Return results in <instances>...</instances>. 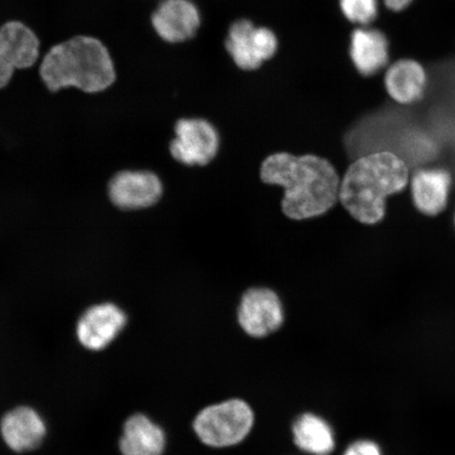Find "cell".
Here are the masks:
<instances>
[{"label":"cell","mask_w":455,"mask_h":455,"mask_svg":"<svg viewBox=\"0 0 455 455\" xmlns=\"http://www.w3.org/2000/svg\"><path fill=\"white\" fill-rule=\"evenodd\" d=\"M260 180L283 188L282 210L290 220L317 218L339 201V176L333 164L321 156L275 153L261 164Z\"/></svg>","instance_id":"obj_1"},{"label":"cell","mask_w":455,"mask_h":455,"mask_svg":"<svg viewBox=\"0 0 455 455\" xmlns=\"http://www.w3.org/2000/svg\"><path fill=\"white\" fill-rule=\"evenodd\" d=\"M409 184V169L391 152L370 153L357 158L340 180L339 201L352 218L363 225L385 219L386 202Z\"/></svg>","instance_id":"obj_2"},{"label":"cell","mask_w":455,"mask_h":455,"mask_svg":"<svg viewBox=\"0 0 455 455\" xmlns=\"http://www.w3.org/2000/svg\"><path fill=\"white\" fill-rule=\"evenodd\" d=\"M38 72L51 93L76 88L98 94L111 88L117 79L109 49L90 36H76L54 44L43 57Z\"/></svg>","instance_id":"obj_3"},{"label":"cell","mask_w":455,"mask_h":455,"mask_svg":"<svg viewBox=\"0 0 455 455\" xmlns=\"http://www.w3.org/2000/svg\"><path fill=\"white\" fill-rule=\"evenodd\" d=\"M253 424L251 407L243 400L232 398L203 409L196 415L193 428L204 445L225 448L246 439Z\"/></svg>","instance_id":"obj_4"},{"label":"cell","mask_w":455,"mask_h":455,"mask_svg":"<svg viewBox=\"0 0 455 455\" xmlns=\"http://www.w3.org/2000/svg\"><path fill=\"white\" fill-rule=\"evenodd\" d=\"M175 139L170 142L171 156L186 166H207L218 156L219 131L203 118H181L175 124Z\"/></svg>","instance_id":"obj_5"},{"label":"cell","mask_w":455,"mask_h":455,"mask_svg":"<svg viewBox=\"0 0 455 455\" xmlns=\"http://www.w3.org/2000/svg\"><path fill=\"white\" fill-rule=\"evenodd\" d=\"M41 57V39L20 20L0 26V90L7 88L16 70L36 65Z\"/></svg>","instance_id":"obj_6"},{"label":"cell","mask_w":455,"mask_h":455,"mask_svg":"<svg viewBox=\"0 0 455 455\" xmlns=\"http://www.w3.org/2000/svg\"><path fill=\"white\" fill-rule=\"evenodd\" d=\"M277 37L270 28L255 27L252 21L233 22L228 33L226 48L235 64L244 71L259 69L276 53Z\"/></svg>","instance_id":"obj_7"},{"label":"cell","mask_w":455,"mask_h":455,"mask_svg":"<svg viewBox=\"0 0 455 455\" xmlns=\"http://www.w3.org/2000/svg\"><path fill=\"white\" fill-rule=\"evenodd\" d=\"M238 323L250 337H268L280 329L284 321L282 300L269 288H250L243 294L237 310Z\"/></svg>","instance_id":"obj_8"},{"label":"cell","mask_w":455,"mask_h":455,"mask_svg":"<svg viewBox=\"0 0 455 455\" xmlns=\"http://www.w3.org/2000/svg\"><path fill=\"white\" fill-rule=\"evenodd\" d=\"M126 323L127 316L117 306H94L85 311L77 323L76 335L79 344L90 351L104 350L116 339Z\"/></svg>","instance_id":"obj_9"},{"label":"cell","mask_w":455,"mask_h":455,"mask_svg":"<svg viewBox=\"0 0 455 455\" xmlns=\"http://www.w3.org/2000/svg\"><path fill=\"white\" fill-rule=\"evenodd\" d=\"M158 37L169 44L190 41L201 27V13L191 0H163L152 13Z\"/></svg>","instance_id":"obj_10"},{"label":"cell","mask_w":455,"mask_h":455,"mask_svg":"<svg viewBox=\"0 0 455 455\" xmlns=\"http://www.w3.org/2000/svg\"><path fill=\"white\" fill-rule=\"evenodd\" d=\"M109 196L124 210L149 208L161 199L163 185L157 175L148 171H124L111 180Z\"/></svg>","instance_id":"obj_11"},{"label":"cell","mask_w":455,"mask_h":455,"mask_svg":"<svg viewBox=\"0 0 455 455\" xmlns=\"http://www.w3.org/2000/svg\"><path fill=\"white\" fill-rule=\"evenodd\" d=\"M48 428L41 413L28 406L11 409L0 419V436L10 451H33L42 445Z\"/></svg>","instance_id":"obj_12"},{"label":"cell","mask_w":455,"mask_h":455,"mask_svg":"<svg viewBox=\"0 0 455 455\" xmlns=\"http://www.w3.org/2000/svg\"><path fill=\"white\" fill-rule=\"evenodd\" d=\"M118 446L122 455H163L167 436L155 420L136 413L124 422Z\"/></svg>","instance_id":"obj_13"},{"label":"cell","mask_w":455,"mask_h":455,"mask_svg":"<svg viewBox=\"0 0 455 455\" xmlns=\"http://www.w3.org/2000/svg\"><path fill=\"white\" fill-rule=\"evenodd\" d=\"M451 173L443 169L420 170L411 180L414 207L426 216H436L446 209L451 189Z\"/></svg>","instance_id":"obj_14"},{"label":"cell","mask_w":455,"mask_h":455,"mask_svg":"<svg viewBox=\"0 0 455 455\" xmlns=\"http://www.w3.org/2000/svg\"><path fill=\"white\" fill-rule=\"evenodd\" d=\"M350 57L358 73L372 76L388 64V39L377 28H357L351 34Z\"/></svg>","instance_id":"obj_15"},{"label":"cell","mask_w":455,"mask_h":455,"mask_svg":"<svg viewBox=\"0 0 455 455\" xmlns=\"http://www.w3.org/2000/svg\"><path fill=\"white\" fill-rule=\"evenodd\" d=\"M384 84L387 93L397 104L413 105L422 100L425 93V68L414 60H397L387 70Z\"/></svg>","instance_id":"obj_16"},{"label":"cell","mask_w":455,"mask_h":455,"mask_svg":"<svg viewBox=\"0 0 455 455\" xmlns=\"http://www.w3.org/2000/svg\"><path fill=\"white\" fill-rule=\"evenodd\" d=\"M295 445L312 455H330L335 448L334 432L325 419L305 413L293 424Z\"/></svg>","instance_id":"obj_17"},{"label":"cell","mask_w":455,"mask_h":455,"mask_svg":"<svg viewBox=\"0 0 455 455\" xmlns=\"http://www.w3.org/2000/svg\"><path fill=\"white\" fill-rule=\"evenodd\" d=\"M341 12L352 24L368 26L379 15V0H339Z\"/></svg>","instance_id":"obj_18"},{"label":"cell","mask_w":455,"mask_h":455,"mask_svg":"<svg viewBox=\"0 0 455 455\" xmlns=\"http://www.w3.org/2000/svg\"><path fill=\"white\" fill-rule=\"evenodd\" d=\"M344 455H382V452H380L377 443L368 440H361L351 443L346 449Z\"/></svg>","instance_id":"obj_19"},{"label":"cell","mask_w":455,"mask_h":455,"mask_svg":"<svg viewBox=\"0 0 455 455\" xmlns=\"http://www.w3.org/2000/svg\"><path fill=\"white\" fill-rule=\"evenodd\" d=\"M413 3V0H384L387 8L394 12H401L409 7Z\"/></svg>","instance_id":"obj_20"},{"label":"cell","mask_w":455,"mask_h":455,"mask_svg":"<svg viewBox=\"0 0 455 455\" xmlns=\"http://www.w3.org/2000/svg\"><path fill=\"white\" fill-rule=\"evenodd\" d=\"M454 224H455V216H454Z\"/></svg>","instance_id":"obj_21"}]
</instances>
